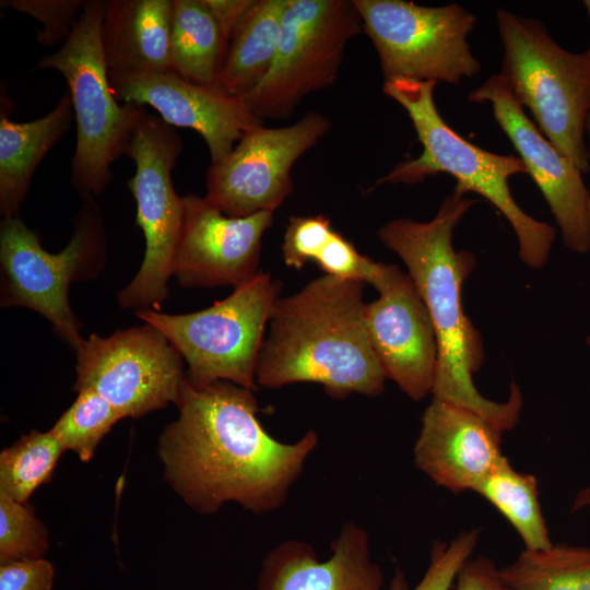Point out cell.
<instances>
[{
	"instance_id": "6da1fadb",
	"label": "cell",
	"mask_w": 590,
	"mask_h": 590,
	"mask_svg": "<svg viewBox=\"0 0 590 590\" xmlns=\"http://www.w3.org/2000/svg\"><path fill=\"white\" fill-rule=\"evenodd\" d=\"M176 406L158 456L170 487L201 515L227 502L257 515L275 510L318 445L314 429L293 444L274 439L252 391L228 381L197 386L187 377Z\"/></svg>"
},
{
	"instance_id": "7a4b0ae2",
	"label": "cell",
	"mask_w": 590,
	"mask_h": 590,
	"mask_svg": "<svg viewBox=\"0 0 590 590\" xmlns=\"http://www.w3.org/2000/svg\"><path fill=\"white\" fill-rule=\"evenodd\" d=\"M474 202L455 188L430 221L394 219L377 236L406 266L433 321L438 344L433 397L470 409L503 432L518 423L522 396L512 382L508 400L495 402L474 386L472 375L483 364L484 350L480 332L464 314L462 286L475 258L452 244L455 227Z\"/></svg>"
},
{
	"instance_id": "3957f363",
	"label": "cell",
	"mask_w": 590,
	"mask_h": 590,
	"mask_svg": "<svg viewBox=\"0 0 590 590\" xmlns=\"http://www.w3.org/2000/svg\"><path fill=\"white\" fill-rule=\"evenodd\" d=\"M364 286L324 274L279 296L259 352L257 384H319L337 400L381 394L387 377L367 335Z\"/></svg>"
},
{
	"instance_id": "277c9868",
	"label": "cell",
	"mask_w": 590,
	"mask_h": 590,
	"mask_svg": "<svg viewBox=\"0 0 590 590\" xmlns=\"http://www.w3.org/2000/svg\"><path fill=\"white\" fill-rule=\"evenodd\" d=\"M437 83L410 79L384 81L382 92L408 113L422 154L398 163L381 184L415 185L429 176L447 173L457 180L456 189L476 192L488 200L510 223L518 243L520 259L530 268L547 261L556 236L555 228L528 215L516 203L508 179L527 174L518 155H502L483 150L457 133L440 116L434 101Z\"/></svg>"
},
{
	"instance_id": "5b68a950",
	"label": "cell",
	"mask_w": 590,
	"mask_h": 590,
	"mask_svg": "<svg viewBox=\"0 0 590 590\" xmlns=\"http://www.w3.org/2000/svg\"><path fill=\"white\" fill-rule=\"evenodd\" d=\"M590 19V0H586ZM503 45L500 75L528 107L543 135L581 173L590 170L586 121L590 115V47L581 54L559 46L538 20L496 11Z\"/></svg>"
},
{
	"instance_id": "8992f818",
	"label": "cell",
	"mask_w": 590,
	"mask_h": 590,
	"mask_svg": "<svg viewBox=\"0 0 590 590\" xmlns=\"http://www.w3.org/2000/svg\"><path fill=\"white\" fill-rule=\"evenodd\" d=\"M106 4L86 0L69 38L35 67L57 70L67 81L76 127L70 181L84 201L94 200L111 181V165L126 153L146 111L134 103L120 105L111 91L101 37Z\"/></svg>"
},
{
	"instance_id": "52a82bcc",
	"label": "cell",
	"mask_w": 590,
	"mask_h": 590,
	"mask_svg": "<svg viewBox=\"0 0 590 590\" xmlns=\"http://www.w3.org/2000/svg\"><path fill=\"white\" fill-rule=\"evenodd\" d=\"M280 288L279 280L259 271L205 309L169 315L146 308L135 315L163 333L180 353L192 384L222 380L253 391L259 352Z\"/></svg>"
},
{
	"instance_id": "ba28073f",
	"label": "cell",
	"mask_w": 590,
	"mask_h": 590,
	"mask_svg": "<svg viewBox=\"0 0 590 590\" xmlns=\"http://www.w3.org/2000/svg\"><path fill=\"white\" fill-rule=\"evenodd\" d=\"M105 245L102 215L94 200L84 201L72 237L58 253L46 251L38 233L28 228L20 216L3 219L1 305L26 307L44 316L75 352L84 339L70 307L69 286L86 276L92 267L101 266Z\"/></svg>"
},
{
	"instance_id": "9c48e42d",
	"label": "cell",
	"mask_w": 590,
	"mask_h": 590,
	"mask_svg": "<svg viewBox=\"0 0 590 590\" xmlns=\"http://www.w3.org/2000/svg\"><path fill=\"white\" fill-rule=\"evenodd\" d=\"M181 150L178 132L148 110L128 142L125 155L135 168L127 186L135 200V225L143 232L145 249L138 273L117 295L123 308L160 310L168 296L185 213L184 197L172 180Z\"/></svg>"
},
{
	"instance_id": "30bf717a",
	"label": "cell",
	"mask_w": 590,
	"mask_h": 590,
	"mask_svg": "<svg viewBox=\"0 0 590 590\" xmlns=\"http://www.w3.org/2000/svg\"><path fill=\"white\" fill-rule=\"evenodd\" d=\"M373 43L384 81L410 79L459 85L481 71L468 43L476 19L458 3L426 7L404 0H353Z\"/></svg>"
},
{
	"instance_id": "8fae6325",
	"label": "cell",
	"mask_w": 590,
	"mask_h": 590,
	"mask_svg": "<svg viewBox=\"0 0 590 590\" xmlns=\"http://www.w3.org/2000/svg\"><path fill=\"white\" fill-rule=\"evenodd\" d=\"M363 32L353 0H288L273 64L239 99L262 120L290 117L335 82L347 43Z\"/></svg>"
},
{
	"instance_id": "7c38bea8",
	"label": "cell",
	"mask_w": 590,
	"mask_h": 590,
	"mask_svg": "<svg viewBox=\"0 0 590 590\" xmlns=\"http://www.w3.org/2000/svg\"><path fill=\"white\" fill-rule=\"evenodd\" d=\"M74 353L73 389L98 393L122 418L176 404L187 379L180 353L149 323L109 337L90 334Z\"/></svg>"
},
{
	"instance_id": "4fadbf2b",
	"label": "cell",
	"mask_w": 590,
	"mask_h": 590,
	"mask_svg": "<svg viewBox=\"0 0 590 590\" xmlns=\"http://www.w3.org/2000/svg\"><path fill=\"white\" fill-rule=\"evenodd\" d=\"M331 126L326 115L308 111L290 126L252 129L226 157L211 163L204 197L232 217L274 213L293 191V166Z\"/></svg>"
},
{
	"instance_id": "5bb4252c",
	"label": "cell",
	"mask_w": 590,
	"mask_h": 590,
	"mask_svg": "<svg viewBox=\"0 0 590 590\" xmlns=\"http://www.w3.org/2000/svg\"><path fill=\"white\" fill-rule=\"evenodd\" d=\"M471 103H491L496 122L518 156L560 229L565 246L577 253L590 250L587 190L581 170L563 155L527 117L500 74H494L468 95Z\"/></svg>"
},
{
	"instance_id": "9a60e30c",
	"label": "cell",
	"mask_w": 590,
	"mask_h": 590,
	"mask_svg": "<svg viewBox=\"0 0 590 590\" xmlns=\"http://www.w3.org/2000/svg\"><path fill=\"white\" fill-rule=\"evenodd\" d=\"M375 288L379 297L365 307L371 347L387 378L412 400L433 391L438 344L429 312L411 276L386 264Z\"/></svg>"
},
{
	"instance_id": "2e32d148",
	"label": "cell",
	"mask_w": 590,
	"mask_h": 590,
	"mask_svg": "<svg viewBox=\"0 0 590 590\" xmlns=\"http://www.w3.org/2000/svg\"><path fill=\"white\" fill-rule=\"evenodd\" d=\"M185 213L173 266L184 287H235L259 273L261 243L271 212L224 214L205 197L184 196Z\"/></svg>"
},
{
	"instance_id": "e0dca14e",
	"label": "cell",
	"mask_w": 590,
	"mask_h": 590,
	"mask_svg": "<svg viewBox=\"0 0 590 590\" xmlns=\"http://www.w3.org/2000/svg\"><path fill=\"white\" fill-rule=\"evenodd\" d=\"M108 76L118 102L150 106L173 128L198 132L211 163L226 157L247 132L263 126L238 97L219 86L190 83L174 72L109 71Z\"/></svg>"
},
{
	"instance_id": "ac0fdd59",
	"label": "cell",
	"mask_w": 590,
	"mask_h": 590,
	"mask_svg": "<svg viewBox=\"0 0 590 590\" xmlns=\"http://www.w3.org/2000/svg\"><path fill=\"white\" fill-rule=\"evenodd\" d=\"M500 433L476 412L433 397L414 447L416 467L453 493L474 491L507 458Z\"/></svg>"
},
{
	"instance_id": "d6986e66",
	"label": "cell",
	"mask_w": 590,
	"mask_h": 590,
	"mask_svg": "<svg viewBox=\"0 0 590 590\" xmlns=\"http://www.w3.org/2000/svg\"><path fill=\"white\" fill-rule=\"evenodd\" d=\"M331 547V557L319 562L306 542L281 543L264 558L257 590H381L382 570L362 528L345 523Z\"/></svg>"
},
{
	"instance_id": "ffe728a7",
	"label": "cell",
	"mask_w": 590,
	"mask_h": 590,
	"mask_svg": "<svg viewBox=\"0 0 590 590\" xmlns=\"http://www.w3.org/2000/svg\"><path fill=\"white\" fill-rule=\"evenodd\" d=\"M173 0H109L102 46L109 71L173 72Z\"/></svg>"
},
{
	"instance_id": "44dd1931",
	"label": "cell",
	"mask_w": 590,
	"mask_h": 590,
	"mask_svg": "<svg viewBox=\"0 0 590 590\" xmlns=\"http://www.w3.org/2000/svg\"><path fill=\"white\" fill-rule=\"evenodd\" d=\"M0 103V213L10 219L20 216L36 168L71 128L74 110L68 90L47 115L27 122L10 119L13 105L7 90H1Z\"/></svg>"
},
{
	"instance_id": "7402d4cb",
	"label": "cell",
	"mask_w": 590,
	"mask_h": 590,
	"mask_svg": "<svg viewBox=\"0 0 590 590\" xmlns=\"http://www.w3.org/2000/svg\"><path fill=\"white\" fill-rule=\"evenodd\" d=\"M287 3L288 0H255L228 44L219 81L224 92L240 98L269 73Z\"/></svg>"
},
{
	"instance_id": "603a6c76",
	"label": "cell",
	"mask_w": 590,
	"mask_h": 590,
	"mask_svg": "<svg viewBox=\"0 0 590 590\" xmlns=\"http://www.w3.org/2000/svg\"><path fill=\"white\" fill-rule=\"evenodd\" d=\"M227 48L203 0H173L170 57L174 73L190 83L219 86Z\"/></svg>"
},
{
	"instance_id": "cb8c5ba5",
	"label": "cell",
	"mask_w": 590,
	"mask_h": 590,
	"mask_svg": "<svg viewBox=\"0 0 590 590\" xmlns=\"http://www.w3.org/2000/svg\"><path fill=\"white\" fill-rule=\"evenodd\" d=\"M475 492L494 505L511 523L522 539L524 550L540 551L553 545L533 475L516 471L506 459Z\"/></svg>"
},
{
	"instance_id": "d4e9b609",
	"label": "cell",
	"mask_w": 590,
	"mask_h": 590,
	"mask_svg": "<svg viewBox=\"0 0 590 590\" xmlns=\"http://www.w3.org/2000/svg\"><path fill=\"white\" fill-rule=\"evenodd\" d=\"M499 571L512 590H590V546L524 550Z\"/></svg>"
},
{
	"instance_id": "484cf974",
	"label": "cell",
	"mask_w": 590,
	"mask_h": 590,
	"mask_svg": "<svg viewBox=\"0 0 590 590\" xmlns=\"http://www.w3.org/2000/svg\"><path fill=\"white\" fill-rule=\"evenodd\" d=\"M63 446L50 432L32 430L0 453V494L26 503L49 482Z\"/></svg>"
},
{
	"instance_id": "4316f807",
	"label": "cell",
	"mask_w": 590,
	"mask_h": 590,
	"mask_svg": "<svg viewBox=\"0 0 590 590\" xmlns=\"http://www.w3.org/2000/svg\"><path fill=\"white\" fill-rule=\"evenodd\" d=\"M121 418V414L98 393L81 390L50 432L64 450L74 451L81 461L87 462L104 436Z\"/></svg>"
},
{
	"instance_id": "83f0119b",
	"label": "cell",
	"mask_w": 590,
	"mask_h": 590,
	"mask_svg": "<svg viewBox=\"0 0 590 590\" xmlns=\"http://www.w3.org/2000/svg\"><path fill=\"white\" fill-rule=\"evenodd\" d=\"M48 532L26 503L0 494V563L44 558Z\"/></svg>"
},
{
	"instance_id": "f1b7e54d",
	"label": "cell",
	"mask_w": 590,
	"mask_h": 590,
	"mask_svg": "<svg viewBox=\"0 0 590 590\" xmlns=\"http://www.w3.org/2000/svg\"><path fill=\"white\" fill-rule=\"evenodd\" d=\"M480 529L460 532L450 543L434 541L429 565L412 590H450L463 564L471 557ZM391 590H409L403 574L397 569Z\"/></svg>"
},
{
	"instance_id": "f546056e",
	"label": "cell",
	"mask_w": 590,
	"mask_h": 590,
	"mask_svg": "<svg viewBox=\"0 0 590 590\" xmlns=\"http://www.w3.org/2000/svg\"><path fill=\"white\" fill-rule=\"evenodd\" d=\"M85 0H1V8H10L38 21L43 28L37 31L42 46H52L67 40L71 35Z\"/></svg>"
},
{
	"instance_id": "4dcf8cb0",
	"label": "cell",
	"mask_w": 590,
	"mask_h": 590,
	"mask_svg": "<svg viewBox=\"0 0 590 590\" xmlns=\"http://www.w3.org/2000/svg\"><path fill=\"white\" fill-rule=\"evenodd\" d=\"M315 262L327 275L358 281L374 287L386 269V263L359 253L355 246L337 231H333Z\"/></svg>"
},
{
	"instance_id": "1f68e13d",
	"label": "cell",
	"mask_w": 590,
	"mask_h": 590,
	"mask_svg": "<svg viewBox=\"0 0 590 590\" xmlns=\"http://www.w3.org/2000/svg\"><path fill=\"white\" fill-rule=\"evenodd\" d=\"M333 231L331 221L323 214L290 216L282 243L284 263L300 270L315 261Z\"/></svg>"
},
{
	"instance_id": "d6a6232c",
	"label": "cell",
	"mask_w": 590,
	"mask_h": 590,
	"mask_svg": "<svg viewBox=\"0 0 590 590\" xmlns=\"http://www.w3.org/2000/svg\"><path fill=\"white\" fill-rule=\"evenodd\" d=\"M54 575V566L44 558L4 563L0 590H51Z\"/></svg>"
},
{
	"instance_id": "836d02e7",
	"label": "cell",
	"mask_w": 590,
	"mask_h": 590,
	"mask_svg": "<svg viewBox=\"0 0 590 590\" xmlns=\"http://www.w3.org/2000/svg\"><path fill=\"white\" fill-rule=\"evenodd\" d=\"M457 590H512L486 557L469 558L457 575Z\"/></svg>"
},
{
	"instance_id": "e575fe53",
	"label": "cell",
	"mask_w": 590,
	"mask_h": 590,
	"mask_svg": "<svg viewBox=\"0 0 590 590\" xmlns=\"http://www.w3.org/2000/svg\"><path fill=\"white\" fill-rule=\"evenodd\" d=\"M203 1L215 17L227 45L255 3V0Z\"/></svg>"
},
{
	"instance_id": "d590c367",
	"label": "cell",
	"mask_w": 590,
	"mask_h": 590,
	"mask_svg": "<svg viewBox=\"0 0 590 590\" xmlns=\"http://www.w3.org/2000/svg\"><path fill=\"white\" fill-rule=\"evenodd\" d=\"M587 506H590V487L583 488L577 494L573 510H578Z\"/></svg>"
},
{
	"instance_id": "8d00e7d4",
	"label": "cell",
	"mask_w": 590,
	"mask_h": 590,
	"mask_svg": "<svg viewBox=\"0 0 590 590\" xmlns=\"http://www.w3.org/2000/svg\"><path fill=\"white\" fill-rule=\"evenodd\" d=\"M586 132L590 140V115L588 116L587 121H586ZM588 221H589V232H590V192H589V200H588Z\"/></svg>"
},
{
	"instance_id": "74e56055",
	"label": "cell",
	"mask_w": 590,
	"mask_h": 590,
	"mask_svg": "<svg viewBox=\"0 0 590 590\" xmlns=\"http://www.w3.org/2000/svg\"><path fill=\"white\" fill-rule=\"evenodd\" d=\"M587 343L590 346V337L587 339Z\"/></svg>"
}]
</instances>
